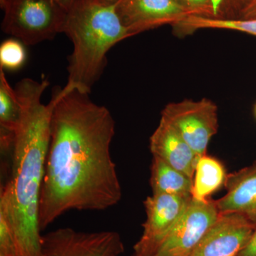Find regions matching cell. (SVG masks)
Returning a JSON list of instances; mask_svg holds the SVG:
<instances>
[{"label": "cell", "instance_id": "1", "mask_svg": "<svg viewBox=\"0 0 256 256\" xmlns=\"http://www.w3.org/2000/svg\"><path fill=\"white\" fill-rule=\"evenodd\" d=\"M56 90L40 198L41 230L69 210H107L122 196L111 156L116 122L110 111L70 84Z\"/></svg>", "mask_w": 256, "mask_h": 256}, {"label": "cell", "instance_id": "2", "mask_svg": "<svg viewBox=\"0 0 256 256\" xmlns=\"http://www.w3.org/2000/svg\"><path fill=\"white\" fill-rule=\"evenodd\" d=\"M50 84L45 78L41 82L24 78L14 89L21 114L12 149L11 178L2 188L0 210L9 220L18 256H44L38 223L40 198L52 114L58 100L55 90L50 104H42V96Z\"/></svg>", "mask_w": 256, "mask_h": 256}, {"label": "cell", "instance_id": "3", "mask_svg": "<svg viewBox=\"0 0 256 256\" xmlns=\"http://www.w3.org/2000/svg\"><path fill=\"white\" fill-rule=\"evenodd\" d=\"M63 33L74 44L67 84L90 94L107 66V55L119 42L131 37L116 9L102 0H78L66 13Z\"/></svg>", "mask_w": 256, "mask_h": 256}, {"label": "cell", "instance_id": "4", "mask_svg": "<svg viewBox=\"0 0 256 256\" xmlns=\"http://www.w3.org/2000/svg\"><path fill=\"white\" fill-rule=\"evenodd\" d=\"M0 5L4 12L2 30L25 46L63 33L66 12L54 0H0Z\"/></svg>", "mask_w": 256, "mask_h": 256}, {"label": "cell", "instance_id": "5", "mask_svg": "<svg viewBox=\"0 0 256 256\" xmlns=\"http://www.w3.org/2000/svg\"><path fill=\"white\" fill-rule=\"evenodd\" d=\"M162 119L171 124L197 156H206L210 140L218 132V107L208 99L172 102Z\"/></svg>", "mask_w": 256, "mask_h": 256}, {"label": "cell", "instance_id": "6", "mask_svg": "<svg viewBox=\"0 0 256 256\" xmlns=\"http://www.w3.org/2000/svg\"><path fill=\"white\" fill-rule=\"evenodd\" d=\"M192 197L153 194L144 202L146 220L134 256H154L181 218Z\"/></svg>", "mask_w": 256, "mask_h": 256}, {"label": "cell", "instance_id": "7", "mask_svg": "<svg viewBox=\"0 0 256 256\" xmlns=\"http://www.w3.org/2000/svg\"><path fill=\"white\" fill-rule=\"evenodd\" d=\"M124 252L120 236L114 232L86 233L64 228L42 236L44 256H120Z\"/></svg>", "mask_w": 256, "mask_h": 256}, {"label": "cell", "instance_id": "8", "mask_svg": "<svg viewBox=\"0 0 256 256\" xmlns=\"http://www.w3.org/2000/svg\"><path fill=\"white\" fill-rule=\"evenodd\" d=\"M218 216L215 201H198L192 198L158 254L164 256H191Z\"/></svg>", "mask_w": 256, "mask_h": 256}, {"label": "cell", "instance_id": "9", "mask_svg": "<svg viewBox=\"0 0 256 256\" xmlns=\"http://www.w3.org/2000/svg\"><path fill=\"white\" fill-rule=\"evenodd\" d=\"M116 9L131 36L181 22L190 15L176 0H118Z\"/></svg>", "mask_w": 256, "mask_h": 256}, {"label": "cell", "instance_id": "10", "mask_svg": "<svg viewBox=\"0 0 256 256\" xmlns=\"http://www.w3.org/2000/svg\"><path fill=\"white\" fill-rule=\"evenodd\" d=\"M256 228L239 214H220L218 220L190 256H237Z\"/></svg>", "mask_w": 256, "mask_h": 256}, {"label": "cell", "instance_id": "11", "mask_svg": "<svg viewBox=\"0 0 256 256\" xmlns=\"http://www.w3.org/2000/svg\"><path fill=\"white\" fill-rule=\"evenodd\" d=\"M150 150L153 156L160 158L166 164L193 178L197 162L201 156H197L174 128L164 120L150 138Z\"/></svg>", "mask_w": 256, "mask_h": 256}, {"label": "cell", "instance_id": "12", "mask_svg": "<svg viewBox=\"0 0 256 256\" xmlns=\"http://www.w3.org/2000/svg\"><path fill=\"white\" fill-rule=\"evenodd\" d=\"M224 185L226 194L215 201L220 214H239L256 226V162L227 175Z\"/></svg>", "mask_w": 256, "mask_h": 256}, {"label": "cell", "instance_id": "13", "mask_svg": "<svg viewBox=\"0 0 256 256\" xmlns=\"http://www.w3.org/2000/svg\"><path fill=\"white\" fill-rule=\"evenodd\" d=\"M21 108L14 89L0 67V142L3 151L12 150L20 122Z\"/></svg>", "mask_w": 256, "mask_h": 256}, {"label": "cell", "instance_id": "14", "mask_svg": "<svg viewBox=\"0 0 256 256\" xmlns=\"http://www.w3.org/2000/svg\"><path fill=\"white\" fill-rule=\"evenodd\" d=\"M194 180L153 156L150 184L153 194L192 197Z\"/></svg>", "mask_w": 256, "mask_h": 256}, {"label": "cell", "instance_id": "15", "mask_svg": "<svg viewBox=\"0 0 256 256\" xmlns=\"http://www.w3.org/2000/svg\"><path fill=\"white\" fill-rule=\"evenodd\" d=\"M226 178L225 168L218 160L207 154L201 156L195 170L192 198L206 201L225 184Z\"/></svg>", "mask_w": 256, "mask_h": 256}, {"label": "cell", "instance_id": "16", "mask_svg": "<svg viewBox=\"0 0 256 256\" xmlns=\"http://www.w3.org/2000/svg\"><path fill=\"white\" fill-rule=\"evenodd\" d=\"M178 36H185L200 30H230L256 37V20H224L190 16L172 26Z\"/></svg>", "mask_w": 256, "mask_h": 256}, {"label": "cell", "instance_id": "17", "mask_svg": "<svg viewBox=\"0 0 256 256\" xmlns=\"http://www.w3.org/2000/svg\"><path fill=\"white\" fill-rule=\"evenodd\" d=\"M26 60L24 44L20 40H8L0 46V67L6 70L21 68Z\"/></svg>", "mask_w": 256, "mask_h": 256}, {"label": "cell", "instance_id": "18", "mask_svg": "<svg viewBox=\"0 0 256 256\" xmlns=\"http://www.w3.org/2000/svg\"><path fill=\"white\" fill-rule=\"evenodd\" d=\"M190 16L220 18V0H176Z\"/></svg>", "mask_w": 256, "mask_h": 256}, {"label": "cell", "instance_id": "19", "mask_svg": "<svg viewBox=\"0 0 256 256\" xmlns=\"http://www.w3.org/2000/svg\"><path fill=\"white\" fill-rule=\"evenodd\" d=\"M0 256H18L12 229L6 216L0 210Z\"/></svg>", "mask_w": 256, "mask_h": 256}, {"label": "cell", "instance_id": "20", "mask_svg": "<svg viewBox=\"0 0 256 256\" xmlns=\"http://www.w3.org/2000/svg\"><path fill=\"white\" fill-rule=\"evenodd\" d=\"M220 18L237 20L248 0H220Z\"/></svg>", "mask_w": 256, "mask_h": 256}, {"label": "cell", "instance_id": "21", "mask_svg": "<svg viewBox=\"0 0 256 256\" xmlns=\"http://www.w3.org/2000/svg\"><path fill=\"white\" fill-rule=\"evenodd\" d=\"M239 20H256V0H248L244 6Z\"/></svg>", "mask_w": 256, "mask_h": 256}, {"label": "cell", "instance_id": "22", "mask_svg": "<svg viewBox=\"0 0 256 256\" xmlns=\"http://www.w3.org/2000/svg\"><path fill=\"white\" fill-rule=\"evenodd\" d=\"M237 256H256V228L247 245Z\"/></svg>", "mask_w": 256, "mask_h": 256}, {"label": "cell", "instance_id": "23", "mask_svg": "<svg viewBox=\"0 0 256 256\" xmlns=\"http://www.w3.org/2000/svg\"><path fill=\"white\" fill-rule=\"evenodd\" d=\"M54 1L67 13L73 8L78 0H54Z\"/></svg>", "mask_w": 256, "mask_h": 256}, {"label": "cell", "instance_id": "24", "mask_svg": "<svg viewBox=\"0 0 256 256\" xmlns=\"http://www.w3.org/2000/svg\"><path fill=\"white\" fill-rule=\"evenodd\" d=\"M102 1L106 2L111 3V4H116L118 0H102Z\"/></svg>", "mask_w": 256, "mask_h": 256}, {"label": "cell", "instance_id": "25", "mask_svg": "<svg viewBox=\"0 0 256 256\" xmlns=\"http://www.w3.org/2000/svg\"><path fill=\"white\" fill-rule=\"evenodd\" d=\"M154 256H162V254H156V255Z\"/></svg>", "mask_w": 256, "mask_h": 256}, {"label": "cell", "instance_id": "26", "mask_svg": "<svg viewBox=\"0 0 256 256\" xmlns=\"http://www.w3.org/2000/svg\"></svg>", "mask_w": 256, "mask_h": 256}, {"label": "cell", "instance_id": "27", "mask_svg": "<svg viewBox=\"0 0 256 256\" xmlns=\"http://www.w3.org/2000/svg\"></svg>", "mask_w": 256, "mask_h": 256}, {"label": "cell", "instance_id": "28", "mask_svg": "<svg viewBox=\"0 0 256 256\" xmlns=\"http://www.w3.org/2000/svg\"></svg>", "mask_w": 256, "mask_h": 256}]
</instances>
